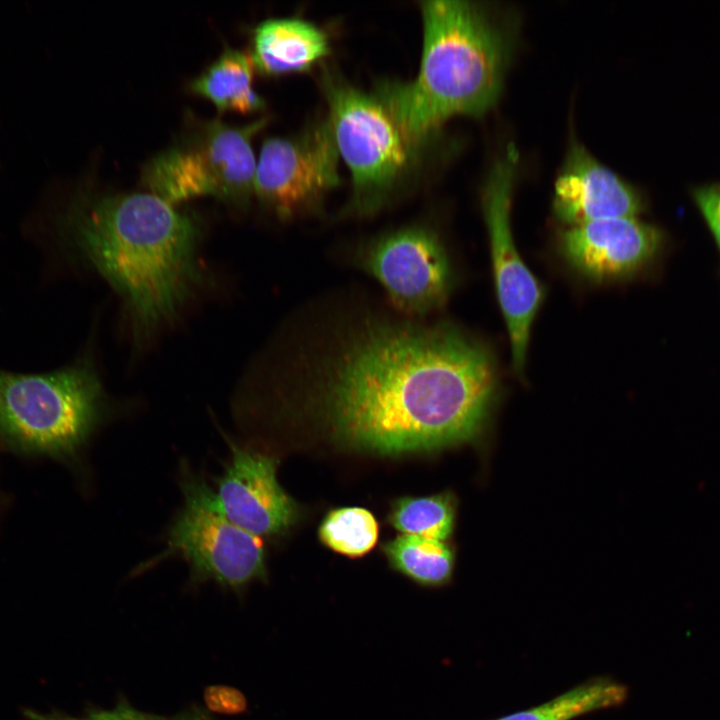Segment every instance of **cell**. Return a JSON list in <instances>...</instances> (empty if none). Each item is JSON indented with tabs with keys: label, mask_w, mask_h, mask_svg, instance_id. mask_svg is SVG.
Returning <instances> with one entry per match:
<instances>
[{
	"label": "cell",
	"mask_w": 720,
	"mask_h": 720,
	"mask_svg": "<svg viewBox=\"0 0 720 720\" xmlns=\"http://www.w3.org/2000/svg\"><path fill=\"white\" fill-rule=\"evenodd\" d=\"M497 386L491 355L456 329L383 325L351 340L334 359L321 402L340 440L396 455L472 440Z\"/></svg>",
	"instance_id": "6da1fadb"
},
{
	"label": "cell",
	"mask_w": 720,
	"mask_h": 720,
	"mask_svg": "<svg viewBox=\"0 0 720 720\" xmlns=\"http://www.w3.org/2000/svg\"><path fill=\"white\" fill-rule=\"evenodd\" d=\"M63 224L73 250L118 292L142 332L172 320L200 280L197 223L153 193L80 203Z\"/></svg>",
	"instance_id": "7a4b0ae2"
},
{
	"label": "cell",
	"mask_w": 720,
	"mask_h": 720,
	"mask_svg": "<svg viewBox=\"0 0 720 720\" xmlns=\"http://www.w3.org/2000/svg\"><path fill=\"white\" fill-rule=\"evenodd\" d=\"M423 49L416 78L378 97L416 149L454 115H480L497 100L508 57L505 35L469 1L421 3Z\"/></svg>",
	"instance_id": "3957f363"
},
{
	"label": "cell",
	"mask_w": 720,
	"mask_h": 720,
	"mask_svg": "<svg viewBox=\"0 0 720 720\" xmlns=\"http://www.w3.org/2000/svg\"><path fill=\"white\" fill-rule=\"evenodd\" d=\"M266 123V118L244 126L201 122L146 165L144 185L173 205L203 195L247 204L256 171L252 138Z\"/></svg>",
	"instance_id": "277c9868"
},
{
	"label": "cell",
	"mask_w": 720,
	"mask_h": 720,
	"mask_svg": "<svg viewBox=\"0 0 720 720\" xmlns=\"http://www.w3.org/2000/svg\"><path fill=\"white\" fill-rule=\"evenodd\" d=\"M328 121L353 181L352 207L375 211L407 170L415 148L378 97L325 73Z\"/></svg>",
	"instance_id": "5b68a950"
},
{
	"label": "cell",
	"mask_w": 720,
	"mask_h": 720,
	"mask_svg": "<svg viewBox=\"0 0 720 720\" xmlns=\"http://www.w3.org/2000/svg\"><path fill=\"white\" fill-rule=\"evenodd\" d=\"M184 505L167 534V548L152 563L171 556L184 559L194 582L214 581L239 591L266 578L262 539L229 521L217 508L212 488L184 469Z\"/></svg>",
	"instance_id": "8992f818"
},
{
	"label": "cell",
	"mask_w": 720,
	"mask_h": 720,
	"mask_svg": "<svg viewBox=\"0 0 720 720\" xmlns=\"http://www.w3.org/2000/svg\"><path fill=\"white\" fill-rule=\"evenodd\" d=\"M80 407L70 366L37 374L0 368V447L21 456L49 451L73 430Z\"/></svg>",
	"instance_id": "52a82bcc"
},
{
	"label": "cell",
	"mask_w": 720,
	"mask_h": 720,
	"mask_svg": "<svg viewBox=\"0 0 720 720\" xmlns=\"http://www.w3.org/2000/svg\"><path fill=\"white\" fill-rule=\"evenodd\" d=\"M517 152L510 146L495 163L484 191L483 209L498 302L506 323L514 369H524L530 331L543 289L523 262L510 226V205Z\"/></svg>",
	"instance_id": "ba28073f"
},
{
	"label": "cell",
	"mask_w": 720,
	"mask_h": 720,
	"mask_svg": "<svg viewBox=\"0 0 720 720\" xmlns=\"http://www.w3.org/2000/svg\"><path fill=\"white\" fill-rule=\"evenodd\" d=\"M339 157L328 119L296 136L267 138L254 192L281 218L304 212L339 184Z\"/></svg>",
	"instance_id": "9c48e42d"
},
{
	"label": "cell",
	"mask_w": 720,
	"mask_h": 720,
	"mask_svg": "<svg viewBox=\"0 0 720 720\" xmlns=\"http://www.w3.org/2000/svg\"><path fill=\"white\" fill-rule=\"evenodd\" d=\"M364 265L401 310L424 314L446 297L451 272L439 239L423 228H407L375 242Z\"/></svg>",
	"instance_id": "30bf717a"
},
{
	"label": "cell",
	"mask_w": 720,
	"mask_h": 720,
	"mask_svg": "<svg viewBox=\"0 0 720 720\" xmlns=\"http://www.w3.org/2000/svg\"><path fill=\"white\" fill-rule=\"evenodd\" d=\"M228 443L229 462L212 489L217 508L233 524L260 538L283 533L295 523L298 509L277 480L278 461Z\"/></svg>",
	"instance_id": "8fae6325"
},
{
	"label": "cell",
	"mask_w": 720,
	"mask_h": 720,
	"mask_svg": "<svg viewBox=\"0 0 720 720\" xmlns=\"http://www.w3.org/2000/svg\"><path fill=\"white\" fill-rule=\"evenodd\" d=\"M662 232L637 217L594 220L569 226L560 248L584 276L610 281L632 275L648 264L662 244Z\"/></svg>",
	"instance_id": "7c38bea8"
},
{
	"label": "cell",
	"mask_w": 720,
	"mask_h": 720,
	"mask_svg": "<svg viewBox=\"0 0 720 720\" xmlns=\"http://www.w3.org/2000/svg\"><path fill=\"white\" fill-rule=\"evenodd\" d=\"M553 210L569 226L594 220L637 217L638 192L595 159L584 146L571 145L554 185Z\"/></svg>",
	"instance_id": "4fadbf2b"
},
{
	"label": "cell",
	"mask_w": 720,
	"mask_h": 720,
	"mask_svg": "<svg viewBox=\"0 0 720 720\" xmlns=\"http://www.w3.org/2000/svg\"><path fill=\"white\" fill-rule=\"evenodd\" d=\"M329 50L326 33L313 23L275 18L255 27L250 57L261 74L278 76L309 70Z\"/></svg>",
	"instance_id": "5bb4252c"
},
{
	"label": "cell",
	"mask_w": 720,
	"mask_h": 720,
	"mask_svg": "<svg viewBox=\"0 0 720 720\" xmlns=\"http://www.w3.org/2000/svg\"><path fill=\"white\" fill-rule=\"evenodd\" d=\"M254 64L246 53L227 48L193 79L190 90L211 101L220 112H256L265 101L253 89Z\"/></svg>",
	"instance_id": "9a60e30c"
},
{
	"label": "cell",
	"mask_w": 720,
	"mask_h": 720,
	"mask_svg": "<svg viewBox=\"0 0 720 720\" xmlns=\"http://www.w3.org/2000/svg\"><path fill=\"white\" fill-rule=\"evenodd\" d=\"M628 687L609 676L591 678L555 698L494 720H573L591 712L621 706Z\"/></svg>",
	"instance_id": "2e32d148"
},
{
	"label": "cell",
	"mask_w": 720,
	"mask_h": 720,
	"mask_svg": "<svg viewBox=\"0 0 720 720\" xmlns=\"http://www.w3.org/2000/svg\"><path fill=\"white\" fill-rule=\"evenodd\" d=\"M382 549L394 570L419 585L441 587L451 580L455 557L445 541L403 534Z\"/></svg>",
	"instance_id": "e0dca14e"
},
{
	"label": "cell",
	"mask_w": 720,
	"mask_h": 720,
	"mask_svg": "<svg viewBox=\"0 0 720 720\" xmlns=\"http://www.w3.org/2000/svg\"><path fill=\"white\" fill-rule=\"evenodd\" d=\"M455 516V498L445 492L400 498L393 504L388 520L404 535L445 541L453 532Z\"/></svg>",
	"instance_id": "ac0fdd59"
},
{
	"label": "cell",
	"mask_w": 720,
	"mask_h": 720,
	"mask_svg": "<svg viewBox=\"0 0 720 720\" xmlns=\"http://www.w3.org/2000/svg\"><path fill=\"white\" fill-rule=\"evenodd\" d=\"M320 541L332 551L359 558L377 543L379 526L374 515L361 507H343L330 511L322 520Z\"/></svg>",
	"instance_id": "d6986e66"
},
{
	"label": "cell",
	"mask_w": 720,
	"mask_h": 720,
	"mask_svg": "<svg viewBox=\"0 0 720 720\" xmlns=\"http://www.w3.org/2000/svg\"><path fill=\"white\" fill-rule=\"evenodd\" d=\"M26 720H164L134 709L127 703H119L110 710H93L81 716L69 715L56 710L42 711L34 708L23 709Z\"/></svg>",
	"instance_id": "ffe728a7"
},
{
	"label": "cell",
	"mask_w": 720,
	"mask_h": 720,
	"mask_svg": "<svg viewBox=\"0 0 720 720\" xmlns=\"http://www.w3.org/2000/svg\"><path fill=\"white\" fill-rule=\"evenodd\" d=\"M692 196L720 249V183L697 187Z\"/></svg>",
	"instance_id": "44dd1931"
},
{
	"label": "cell",
	"mask_w": 720,
	"mask_h": 720,
	"mask_svg": "<svg viewBox=\"0 0 720 720\" xmlns=\"http://www.w3.org/2000/svg\"><path fill=\"white\" fill-rule=\"evenodd\" d=\"M204 698L208 708L218 713L239 714L247 707L244 695L239 690L227 686L209 687Z\"/></svg>",
	"instance_id": "7402d4cb"
},
{
	"label": "cell",
	"mask_w": 720,
	"mask_h": 720,
	"mask_svg": "<svg viewBox=\"0 0 720 720\" xmlns=\"http://www.w3.org/2000/svg\"><path fill=\"white\" fill-rule=\"evenodd\" d=\"M164 720H209L206 715H204L201 712L192 711L185 713L179 717H176L174 719H164Z\"/></svg>",
	"instance_id": "603a6c76"
},
{
	"label": "cell",
	"mask_w": 720,
	"mask_h": 720,
	"mask_svg": "<svg viewBox=\"0 0 720 720\" xmlns=\"http://www.w3.org/2000/svg\"><path fill=\"white\" fill-rule=\"evenodd\" d=\"M3 498H4V497L1 495V491H0V512H2Z\"/></svg>",
	"instance_id": "cb8c5ba5"
}]
</instances>
